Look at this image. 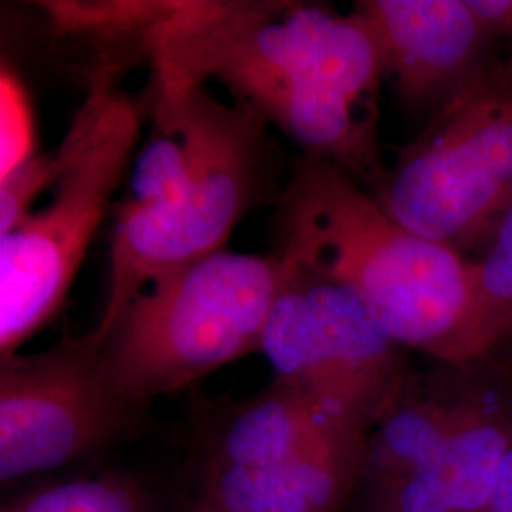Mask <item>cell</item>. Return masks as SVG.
<instances>
[{
    "instance_id": "6da1fadb",
    "label": "cell",
    "mask_w": 512,
    "mask_h": 512,
    "mask_svg": "<svg viewBox=\"0 0 512 512\" xmlns=\"http://www.w3.org/2000/svg\"><path fill=\"white\" fill-rule=\"evenodd\" d=\"M131 37L154 73L219 80L306 156L338 165L372 196L380 190L384 55L355 8L340 14L302 2L143 4Z\"/></svg>"
},
{
    "instance_id": "7a4b0ae2",
    "label": "cell",
    "mask_w": 512,
    "mask_h": 512,
    "mask_svg": "<svg viewBox=\"0 0 512 512\" xmlns=\"http://www.w3.org/2000/svg\"><path fill=\"white\" fill-rule=\"evenodd\" d=\"M279 234V255L346 285L404 349L448 363L478 357L471 262L391 219L338 165L306 154L296 162Z\"/></svg>"
},
{
    "instance_id": "3957f363",
    "label": "cell",
    "mask_w": 512,
    "mask_h": 512,
    "mask_svg": "<svg viewBox=\"0 0 512 512\" xmlns=\"http://www.w3.org/2000/svg\"><path fill=\"white\" fill-rule=\"evenodd\" d=\"M511 448L507 351L412 370L366 439L361 511L486 512Z\"/></svg>"
},
{
    "instance_id": "277c9868",
    "label": "cell",
    "mask_w": 512,
    "mask_h": 512,
    "mask_svg": "<svg viewBox=\"0 0 512 512\" xmlns=\"http://www.w3.org/2000/svg\"><path fill=\"white\" fill-rule=\"evenodd\" d=\"M283 277L279 253L226 249L154 277L107 329H93L112 384L145 410L158 397L260 351Z\"/></svg>"
},
{
    "instance_id": "5b68a950",
    "label": "cell",
    "mask_w": 512,
    "mask_h": 512,
    "mask_svg": "<svg viewBox=\"0 0 512 512\" xmlns=\"http://www.w3.org/2000/svg\"><path fill=\"white\" fill-rule=\"evenodd\" d=\"M116 61L93 74L59 147L50 202L0 236V355L42 329L74 277L141 139V109L118 86Z\"/></svg>"
},
{
    "instance_id": "8992f818",
    "label": "cell",
    "mask_w": 512,
    "mask_h": 512,
    "mask_svg": "<svg viewBox=\"0 0 512 512\" xmlns=\"http://www.w3.org/2000/svg\"><path fill=\"white\" fill-rule=\"evenodd\" d=\"M374 198L410 232L454 249L492 232L512 202L511 52L433 112Z\"/></svg>"
},
{
    "instance_id": "52a82bcc",
    "label": "cell",
    "mask_w": 512,
    "mask_h": 512,
    "mask_svg": "<svg viewBox=\"0 0 512 512\" xmlns=\"http://www.w3.org/2000/svg\"><path fill=\"white\" fill-rule=\"evenodd\" d=\"M283 260L285 277L260 342L274 380L370 435L412 372L404 348L346 285Z\"/></svg>"
},
{
    "instance_id": "ba28073f",
    "label": "cell",
    "mask_w": 512,
    "mask_h": 512,
    "mask_svg": "<svg viewBox=\"0 0 512 512\" xmlns=\"http://www.w3.org/2000/svg\"><path fill=\"white\" fill-rule=\"evenodd\" d=\"M266 126L251 107L215 97L198 162L177 198L158 209L118 211L97 329H107L154 277L224 249L262 183Z\"/></svg>"
},
{
    "instance_id": "9c48e42d",
    "label": "cell",
    "mask_w": 512,
    "mask_h": 512,
    "mask_svg": "<svg viewBox=\"0 0 512 512\" xmlns=\"http://www.w3.org/2000/svg\"><path fill=\"white\" fill-rule=\"evenodd\" d=\"M145 410L110 380L95 330L0 363V480L44 475L128 435Z\"/></svg>"
},
{
    "instance_id": "30bf717a",
    "label": "cell",
    "mask_w": 512,
    "mask_h": 512,
    "mask_svg": "<svg viewBox=\"0 0 512 512\" xmlns=\"http://www.w3.org/2000/svg\"><path fill=\"white\" fill-rule=\"evenodd\" d=\"M353 8L372 27L385 76L412 109L437 112L494 59L495 38L469 0H361Z\"/></svg>"
},
{
    "instance_id": "8fae6325",
    "label": "cell",
    "mask_w": 512,
    "mask_h": 512,
    "mask_svg": "<svg viewBox=\"0 0 512 512\" xmlns=\"http://www.w3.org/2000/svg\"><path fill=\"white\" fill-rule=\"evenodd\" d=\"M366 440L247 467H202L190 512H342L357 494Z\"/></svg>"
},
{
    "instance_id": "7c38bea8",
    "label": "cell",
    "mask_w": 512,
    "mask_h": 512,
    "mask_svg": "<svg viewBox=\"0 0 512 512\" xmlns=\"http://www.w3.org/2000/svg\"><path fill=\"white\" fill-rule=\"evenodd\" d=\"M368 435L279 380L228 408L205 440L202 467H247L298 458Z\"/></svg>"
},
{
    "instance_id": "4fadbf2b",
    "label": "cell",
    "mask_w": 512,
    "mask_h": 512,
    "mask_svg": "<svg viewBox=\"0 0 512 512\" xmlns=\"http://www.w3.org/2000/svg\"><path fill=\"white\" fill-rule=\"evenodd\" d=\"M471 321L478 355L512 342V202L495 222L486 253L471 262Z\"/></svg>"
},
{
    "instance_id": "5bb4252c",
    "label": "cell",
    "mask_w": 512,
    "mask_h": 512,
    "mask_svg": "<svg viewBox=\"0 0 512 512\" xmlns=\"http://www.w3.org/2000/svg\"><path fill=\"white\" fill-rule=\"evenodd\" d=\"M0 512H156L139 482L118 473L69 476L35 484Z\"/></svg>"
},
{
    "instance_id": "9a60e30c",
    "label": "cell",
    "mask_w": 512,
    "mask_h": 512,
    "mask_svg": "<svg viewBox=\"0 0 512 512\" xmlns=\"http://www.w3.org/2000/svg\"><path fill=\"white\" fill-rule=\"evenodd\" d=\"M0 129V173L4 177L38 152L29 97L18 76L6 65L0 80Z\"/></svg>"
},
{
    "instance_id": "2e32d148",
    "label": "cell",
    "mask_w": 512,
    "mask_h": 512,
    "mask_svg": "<svg viewBox=\"0 0 512 512\" xmlns=\"http://www.w3.org/2000/svg\"><path fill=\"white\" fill-rule=\"evenodd\" d=\"M59 160L54 150L33 158L0 177V236L16 228L35 209L38 196L54 186Z\"/></svg>"
},
{
    "instance_id": "e0dca14e",
    "label": "cell",
    "mask_w": 512,
    "mask_h": 512,
    "mask_svg": "<svg viewBox=\"0 0 512 512\" xmlns=\"http://www.w3.org/2000/svg\"><path fill=\"white\" fill-rule=\"evenodd\" d=\"M495 42H505L512 54V0H469Z\"/></svg>"
},
{
    "instance_id": "ac0fdd59",
    "label": "cell",
    "mask_w": 512,
    "mask_h": 512,
    "mask_svg": "<svg viewBox=\"0 0 512 512\" xmlns=\"http://www.w3.org/2000/svg\"><path fill=\"white\" fill-rule=\"evenodd\" d=\"M486 512H512V448L503 461Z\"/></svg>"
}]
</instances>
